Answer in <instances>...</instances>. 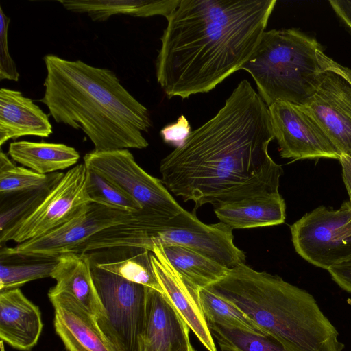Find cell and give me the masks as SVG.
<instances>
[{
	"instance_id": "27",
	"label": "cell",
	"mask_w": 351,
	"mask_h": 351,
	"mask_svg": "<svg viewBox=\"0 0 351 351\" xmlns=\"http://www.w3.org/2000/svg\"><path fill=\"white\" fill-rule=\"evenodd\" d=\"M56 186L0 195V237L31 215Z\"/></svg>"
},
{
	"instance_id": "6",
	"label": "cell",
	"mask_w": 351,
	"mask_h": 351,
	"mask_svg": "<svg viewBox=\"0 0 351 351\" xmlns=\"http://www.w3.org/2000/svg\"><path fill=\"white\" fill-rule=\"evenodd\" d=\"M91 271L104 308L99 328L115 351H143L146 287L92 263Z\"/></svg>"
},
{
	"instance_id": "26",
	"label": "cell",
	"mask_w": 351,
	"mask_h": 351,
	"mask_svg": "<svg viewBox=\"0 0 351 351\" xmlns=\"http://www.w3.org/2000/svg\"><path fill=\"white\" fill-rule=\"evenodd\" d=\"M64 173L43 175L28 168L16 166L2 150L0 152V195L40 189L56 186Z\"/></svg>"
},
{
	"instance_id": "18",
	"label": "cell",
	"mask_w": 351,
	"mask_h": 351,
	"mask_svg": "<svg viewBox=\"0 0 351 351\" xmlns=\"http://www.w3.org/2000/svg\"><path fill=\"white\" fill-rule=\"evenodd\" d=\"M52 134L49 116L23 93L0 89V145L24 136L47 138Z\"/></svg>"
},
{
	"instance_id": "9",
	"label": "cell",
	"mask_w": 351,
	"mask_h": 351,
	"mask_svg": "<svg viewBox=\"0 0 351 351\" xmlns=\"http://www.w3.org/2000/svg\"><path fill=\"white\" fill-rule=\"evenodd\" d=\"M86 178L84 163L70 169L31 215L0 237L1 245L10 241L19 244L39 237L79 215L93 202L86 191Z\"/></svg>"
},
{
	"instance_id": "7",
	"label": "cell",
	"mask_w": 351,
	"mask_h": 351,
	"mask_svg": "<svg viewBox=\"0 0 351 351\" xmlns=\"http://www.w3.org/2000/svg\"><path fill=\"white\" fill-rule=\"evenodd\" d=\"M297 253L328 270L351 261V202L334 210L324 206L306 213L290 226Z\"/></svg>"
},
{
	"instance_id": "5",
	"label": "cell",
	"mask_w": 351,
	"mask_h": 351,
	"mask_svg": "<svg viewBox=\"0 0 351 351\" xmlns=\"http://www.w3.org/2000/svg\"><path fill=\"white\" fill-rule=\"evenodd\" d=\"M335 63L315 38L295 29H271L241 70L251 75L267 106L277 101L305 105Z\"/></svg>"
},
{
	"instance_id": "17",
	"label": "cell",
	"mask_w": 351,
	"mask_h": 351,
	"mask_svg": "<svg viewBox=\"0 0 351 351\" xmlns=\"http://www.w3.org/2000/svg\"><path fill=\"white\" fill-rule=\"evenodd\" d=\"M56 283L48 294L66 293L74 298L97 319L104 313L87 253L67 252L58 256L51 277Z\"/></svg>"
},
{
	"instance_id": "30",
	"label": "cell",
	"mask_w": 351,
	"mask_h": 351,
	"mask_svg": "<svg viewBox=\"0 0 351 351\" xmlns=\"http://www.w3.org/2000/svg\"><path fill=\"white\" fill-rule=\"evenodd\" d=\"M10 23V19L0 7V80L17 82L19 73L8 51V31Z\"/></svg>"
},
{
	"instance_id": "21",
	"label": "cell",
	"mask_w": 351,
	"mask_h": 351,
	"mask_svg": "<svg viewBox=\"0 0 351 351\" xmlns=\"http://www.w3.org/2000/svg\"><path fill=\"white\" fill-rule=\"evenodd\" d=\"M73 12L86 13L95 22L107 21L114 14H126L134 17L156 15L167 18L178 5L180 0H75L58 1Z\"/></svg>"
},
{
	"instance_id": "19",
	"label": "cell",
	"mask_w": 351,
	"mask_h": 351,
	"mask_svg": "<svg viewBox=\"0 0 351 351\" xmlns=\"http://www.w3.org/2000/svg\"><path fill=\"white\" fill-rule=\"evenodd\" d=\"M220 222L233 229H245L284 223L286 206L279 192L266 193L213 204Z\"/></svg>"
},
{
	"instance_id": "33",
	"label": "cell",
	"mask_w": 351,
	"mask_h": 351,
	"mask_svg": "<svg viewBox=\"0 0 351 351\" xmlns=\"http://www.w3.org/2000/svg\"><path fill=\"white\" fill-rule=\"evenodd\" d=\"M329 3L339 18L351 30V0H330Z\"/></svg>"
},
{
	"instance_id": "29",
	"label": "cell",
	"mask_w": 351,
	"mask_h": 351,
	"mask_svg": "<svg viewBox=\"0 0 351 351\" xmlns=\"http://www.w3.org/2000/svg\"><path fill=\"white\" fill-rule=\"evenodd\" d=\"M86 188L93 202L130 213L142 209L136 200L120 188L88 168Z\"/></svg>"
},
{
	"instance_id": "22",
	"label": "cell",
	"mask_w": 351,
	"mask_h": 351,
	"mask_svg": "<svg viewBox=\"0 0 351 351\" xmlns=\"http://www.w3.org/2000/svg\"><path fill=\"white\" fill-rule=\"evenodd\" d=\"M12 159L38 173L46 175L75 165L80 159L78 152L63 143L14 141L9 145Z\"/></svg>"
},
{
	"instance_id": "13",
	"label": "cell",
	"mask_w": 351,
	"mask_h": 351,
	"mask_svg": "<svg viewBox=\"0 0 351 351\" xmlns=\"http://www.w3.org/2000/svg\"><path fill=\"white\" fill-rule=\"evenodd\" d=\"M55 312L54 328L67 351H115L97 319L74 298L48 294Z\"/></svg>"
},
{
	"instance_id": "1",
	"label": "cell",
	"mask_w": 351,
	"mask_h": 351,
	"mask_svg": "<svg viewBox=\"0 0 351 351\" xmlns=\"http://www.w3.org/2000/svg\"><path fill=\"white\" fill-rule=\"evenodd\" d=\"M273 139L268 106L243 80L213 118L161 160V181L174 195L194 202V210L278 192L283 169L269 154Z\"/></svg>"
},
{
	"instance_id": "11",
	"label": "cell",
	"mask_w": 351,
	"mask_h": 351,
	"mask_svg": "<svg viewBox=\"0 0 351 351\" xmlns=\"http://www.w3.org/2000/svg\"><path fill=\"white\" fill-rule=\"evenodd\" d=\"M304 106L341 154L351 157V71L336 62Z\"/></svg>"
},
{
	"instance_id": "10",
	"label": "cell",
	"mask_w": 351,
	"mask_h": 351,
	"mask_svg": "<svg viewBox=\"0 0 351 351\" xmlns=\"http://www.w3.org/2000/svg\"><path fill=\"white\" fill-rule=\"evenodd\" d=\"M268 108L282 158L339 159L340 152L304 105L277 101Z\"/></svg>"
},
{
	"instance_id": "12",
	"label": "cell",
	"mask_w": 351,
	"mask_h": 351,
	"mask_svg": "<svg viewBox=\"0 0 351 351\" xmlns=\"http://www.w3.org/2000/svg\"><path fill=\"white\" fill-rule=\"evenodd\" d=\"M131 215L130 212L91 202L79 215L57 228L8 249L16 253L59 256L73 252L101 230L125 222Z\"/></svg>"
},
{
	"instance_id": "25",
	"label": "cell",
	"mask_w": 351,
	"mask_h": 351,
	"mask_svg": "<svg viewBox=\"0 0 351 351\" xmlns=\"http://www.w3.org/2000/svg\"><path fill=\"white\" fill-rule=\"evenodd\" d=\"M198 302L207 323L267 336L245 313L207 288L199 290Z\"/></svg>"
},
{
	"instance_id": "14",
	"label": "cell",
	"mask_w": 351,
	"mask_h": 351,
	"mask_svg": "<svg viewBox=\"0 0 351 351\" xmlns=\"http://www.w3.org/2000/svg\"><path fill=\"white\" fill-rule=\"evenodd\" d=\"M189 330L166 296L146 287L143 351H189Z\"/></svg>"
},
{
	"instance_id": "32",
	"label": "cell",
	"mask_w": 351,
	"mask_h": 351,
	"mask_svg": "<svg viewBox=\"0 0 351 351\" xmlns=\"http://www.w3.org/2000/svg\"><path fill=\"white\" fill-rule=\"evenodd\" d=\"M328 271L335 282L351 293V261L331 267Z\"/></svg>"
},
{
	"instance_id": "28",
	"label": "cell",
	"mask_w": 351,
	"mask_h": 351,
	"mask_svg": "<svg viewBox=\"0 0 351 351\" xmlns=\"http://www.w3.org/2000/svg\"><path fill=\"white\" fill-rule=\"evenodd\" d=\"M208 325L221 351H288L268 336L216 324Z\"/></svg>"
},
{
	"instance_id": "24",
	"label": "cell",
	"mask_w": 351,
	"mask_h": 351,
	"mask_svg": "<svg viewBox=\"0 0 351 351\" xmlns=\"http://www.w3.org/2000/svg\"><path fill=\"white\" fill-rule=\"evenodd\" d=\"M58 263V256L11 252L0 249V291L19 288L24 284L47 277Z\"/></svg>"
},
{
	"instance_id": "36",
	"label": "cell",
	"mask_w": 351,
	"mask_h": 351,
	"mask_svg": "<svg viewBox=\"0 0 351 351\" xmlns=\"http://www.w3.org/2000/svg\"><path fill=\"white\" fill-rule=\"evenodd\" d=\"M189 351H195V349L193 348V347L191 346V348H190V350Z\"/></svg>"
},
{
	"instance_id": "8",
	"label": "cell",
	"mask_w": 351,
	"mask_h": 351,
	"mask_svg": "<svg viewBox=\"0 0 351 351\" xmlns=\"http://www.w3.org/2000/svg\"><path fill=\"white\" fill-rule=\"evenodd\" d=\"M84 164L129 195L142 209L170 217L184 210L161 180L144 171L127 149L93 150L84 156Z\"/></svg>"
},
{
	"instance_id": "15",
	"label": "cell",
	"mask_w": 351,
	"mask_h": 351,
	"mask_svg": "<svg viewBox=\"0 0 351 351\" xmlns=\"http://www.w3.org/2000/svg\"><path fill=\"white\" fill-rule=\"evenodd\" d=\"M150 260L163 294L206 350L217 351L216 345L198 300L169 263L160 245L153 246Z\"/></svg>"
},
{
	"instance_id": "20",
	"label": "cell",
	"mask_w": 351,
	"mask_h": 351,
	"mask_svg": "<svg viewBox=\"0 0 351 351\" xmlns=\"http://www.w3.org/2000/svg\"><path fill=\"white\" fill-rule=\"evenodd\" d=\"M87 254L90 262L98 268L162 293L151 263L150 251L137 247H115Z\"/></svg>"
},
{
	"instance_id": "16",
	"label": "cell",
	"mask_w": 351,
	"mask_h": 351,
	"mask_svg": "<svg viewBox=\"0 0 351 351\" xmlns=\"http://www.w3.org/2000/svg\"><path fill=\"white\" fill-rule=\"evenodd\" d=\"M43 328L39 308L19 288L0 291L1 341L29 351L36 345Z\"/></svg>"
},
{
	"instance_id": "34",
	"label": "cell",
	"mask_w": 351,
	"mask_h": 351,
	"mask_svg": "<svg viewBox=\"0 0 351 351\" xmlns=\"http://www.w3.org/2000/svg\"><path fill=\"white\" fill-rule=\"evenodd\" d=\"M339 160L342 167L343 180L351 202V157L341 154Z\"/></svg>"
},
{
	"instance_id": "4",
	"label": "cell",
	"mask_w": 351,
	"mask_h": 351,
	"mask_svg": "<svg viewBox=\"0 0 351 351\" xmlns=\"http://www.w3.org/2000/svg\"><path fill=\"white\" fill-rule=\"evenodd\" d=\"M245 313L288 351H342L335 326L307 291L245 263L206 287Z\"/></svg>"
},
{
	"instance_id": "2",
	"label": "cell",
	"mask_w": 351,
	"mask_h": 351,
	"mask_svg": "<svg viewBox=\"0 0 351 351\" xmlns=\"http://www.w3.org/2000/svg\"><path fill=\"white\" fill-rule=\"evenodd\" d=\"M276 0H180L166 18L156 61L169 97L208 93L241 70L258 46Z\"/></svg>"
},
{
	"instance_id": "35",
	"label": "cell",
	"mask_w": 351,
	"mask_h": 351,
	"mask_svg": "<svg viewBox=\"0 0 351 351\" xmlns=\"http://www.w3.org/2000/svg\"><path fill=\"white\" fill-rule=\"evenodd\" d=\"M1 351H4L3 341H1Z\"/></svg>"
},
{
	"instance_id": "31",
	"label": "cell",
	"mask_w": 351,
	"mask_h": 351,
	"mask_svg": "<svg viewBox=\"0 0 351 351\" xmlns=\"http://www.w3.org/2000/svg\"><path fill=\"white\" fill-rule=\"evenodd\" d=\"M191 126L187 119L181 115L176 122L165 125L160 132L163 141L167 144L181 145L191 133Z\"/></svg>"
},
{
	"instance_id": "23",
	"label": "cell",
	"mask_w": 351,
	"mask_h": 351,
	"mask_svg": "<svg viewBox=\"0 0 351 351\" xmlns=\"http://www.w3.org/2000/svg\"><path fill=\"white\" fill-rule=\"evenodd\" d=\"M171 265L198 300V291L222 279L228 269L192 249L180 245H161Z\"/></svg>"
},
{
	"instance_id": "3",
	"label": "cell",
	"mask_w": 351,
	"mask_h": 351,
	"mask_svg": "<svg viewBox=\"0 0 351 351\" xmlns=\"http://www.w3.org/2000/svg\"><path fill=\"white\" fill-rule=\"evenodd\" d=\"M47 76L39 100L59 123L81 129L97 152L144 149L152 125L148 109L106 68L53 54L44 57Z\"/></svg>"
}]
</instances>
